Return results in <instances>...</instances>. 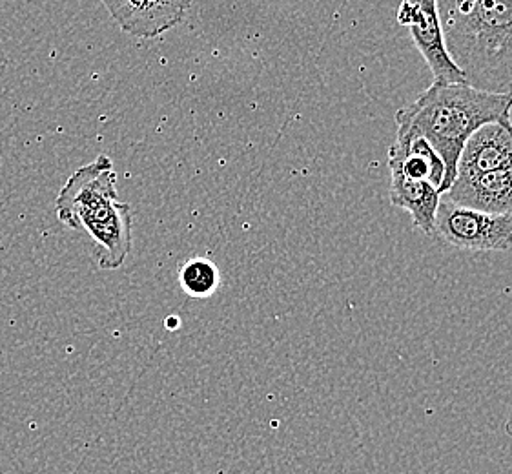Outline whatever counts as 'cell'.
I'll return each instance as SVG.
<instances>
[{
	"mask_svg": "<svg viewBox=\"0 0 512 474\" xmlns=\"http://www.w3.org/2000/svg\"><path fill=\"white\" fill-rule=\"evenodd\" d=\"M438 11L465 84L512 95V0H438Z\"/></svg>",
	"mask_w": 512,
	"mask_h": 474,
	"instance_id": "obj_1",
	"label": "cell"
},
{
	"mask_svg": "<svg viewBox=\"0 0 512 474\" xmlns=\"http://www.w3.org/2000/svg\"><path fill=\"white\" fill-rule=\"evenodd\" d=\"M512 95L476 90L469 84L432 83L414 103L398 110V130L421 135L445 165L441 196L456 174L461 150L478 128L487 123H512Z\"/></svg>",
	"mask_w": 512,
	"mask_h": 474,
	"instance_id": "obj_2",
	"label": "cell"
},
{
	"mask_svg": "<svg viewBox=\"0 0 512 474\" xmlns=\"http://www.w3.org/2000/svg\"><path fill=\"white\" fill-rule=\"evenodd\" d=\"M115 170L108 155L84 165L55 199L59 221L92 245L103 270H117L132 252V208L117 199Z\"/></svg>",
	"mask_w": 512,
	"mask_h": 474,
	"instance_id": "obj_3",
	"label": "cell"
},
{
	"mask_svg": "<svg viewBox=\"0 0 512 474\" xmlns=\"http://www.w3.org/2000/svg\"><path fill=\"white\" fill-rule=\"evenodd\" d=\"M434 236L469 252H507L512 248V216H492L447 199L436 212Z\"/></svg>",
	"mask_w": 512,
	"mask_h": 474,
	"instance_id": "obj_4",
	"label": "cell"
},
{
	"mask_svg": "<svg viewBox=\"0 0 512 474\" xmlns=\"http://www.w3.org/2000/svg\"><path fill=\"white\" fill-rule=\"evenodd\" d=\"M396 19L410 31L418 52L431 68L434 83L465 84L445 46L438 0H401Z\"/></svg>",
	"mask_w": 512,
	"mask_h": 474,
	"instance_id": "obj_5",
	"label": "cell"
},
{
	"mask_svg": "<svg viewBox=\"0 0 512 474\" xmlns=\"http://www.w3.org/2000/svg\"><path fill=\"white\" fill-rule=\"evenodd\" d=\"M126 33L154 39L185 19L194 0H101Z\"/></svg>",
	"mask_w": 512,
	"mask_h": 474,
	"instance_id": "obj_6",
	"label": "cell"
},
{
	"mask_svg": "<svg viewBox=\"0 0 512 474\" xmlns=\"http://www.w3.org/2000/svg\"><path fill=\"white\" fill-rule=\"evenodd\" d=\"M458 207L472 208L492 216H512V168L456 177L447 194Z\"/></svg>",
	"mask_w": 512,
	"mask_h": 474,
	"instance_id": "obj_7",
	"label": "cell"
},
{
	"mask_svg": "<svg viewBox=\"0 0 512 474\" xmlns=\"http://www.w3.org/2000/svg\"><path fill=\"white\" fill-rule=\"evenodd\" d=\"M512 168V123H487L467 139L456 177Z\"/></svg>",
	"mask_w": 512,
	"mask_h": 474,
	"instance_id": "obj_8",
	"label": "cell"
},
{
	"mask_svg": "<svg viewBox=\"0 0 512 474\" xmlns=\"http://www.w3.org/2000/svg\"><path fill=\"white\" fill-rule=\"evenodd\" d=\"M389 170L390 205L407 210L416 230L434 236V219L440 207V192L427 181L405 176L396 166H389Z\"/></svg>",
	"mask_w": 512,
	"mask_h": 474,
	"instance_id": "obj_9",
	"label": "cell"
},
{
	"mask_svg": "<svg viewBox=\"0 0 512 474\" xmlns=\"http://www.w3.org/2000/svg\"><path fill=\"white\" fill-rule=\"evenodd\" d=\"M179 283L188 296L208 298L219 287V270L208 259H190L179 270Z\"/></svg>",
	"mask_w": 512,
	"mask_h": 474,
	"instance_id": "obj_10",
	"label": "cell"
}]
</instances>
